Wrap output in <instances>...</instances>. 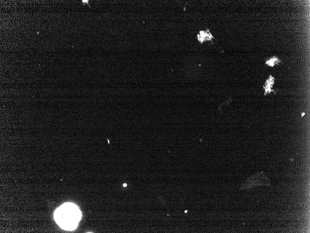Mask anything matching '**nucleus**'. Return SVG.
<instances>
[{"mask_svg":"<svg viewBox=\"0 0 310 233\" xmlns=\"http://www.w3.org/2000/svg\"><path fill=\"white\" fill-rule=\"evenodd\" d=\"M81 215L79 209L75 205L65 204L57 209L55 219L61 228L70 230L76 228Z\"/></svg>","mask_w":310,"mask_h":233,"instance_id":"obj_1","label":"nucleus"},{"mask_svg":"<svg viewBox=\"0 0 310 233\" xmlns=\"http://www.w3.org/2000/svg\"><path fill=\"white\" fill-rule=\"evenodd\" d=\"M274 83V78L272 76H270L269 78L266 81L264 88L265 89V94L270 93L271 91V88Z\"/></svg>","mask_w":310,"mask_h":233,"instance_id":"obj_2","label":"nucleus"},{"mask_svg":"<svg viewBox=\"0 0 310 233\" xmlns=\"http://www.w3.org/2000/svg\"><path fill=\"white\" fill-rule=\"evenodd\" d=\"M281 62V60L278 59V57L273 56L267 60H266V64L270 67H273L275 66V65L280 63Z\"/></svg>","mask_w":310,"mask_h":233,"instance_id":"obj_3","label":"nucleus"},{"mask_svg":"<svg viewBox=\"0 0 310 233\" xmlns=\"http://www.w3.org/2000/svg\"><path fill=\"white\" fill-rule=\"evenodd\" d=\"M126 186H127V184H126V183H125V184H123V186L124 187H126Z\"/></svg>","mask_w":310,"mask_h":233,"instance_id":"obj_4","label":"nucleus"}]
</instances>
